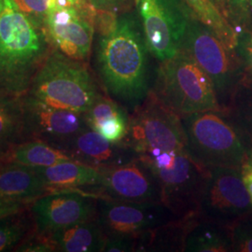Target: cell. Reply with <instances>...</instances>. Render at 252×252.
<instances>
[{
    "label": "cell",
    "mask_w": 252,
    "mask_h": 252,
    "mask_svg": "<svg viewBox=\"0 0 252 252\" xmlns=\"http://www.w3.org/2000/svg\"><path fill=\"white\" fill-rule=\"evenodd\" d=\"M96 23L100 36L95 63L100 80L108 95L133 109L150 92L144 35L129 13L97 12Z\"/></svg>",
    "instance_id": "1"
},
{
    "label": "cell",
    "mask_w": 252,
    "mask_h": 252,
    "mask_svg": "<svg viewBox=\"0 0 252 252\" xmlns=\"http://www.w3.org/2000/svg\"><path fill=\"white\" fill-rule=\"evenodd\" d=\"M45 29L5 0L0 14V93L23 96L54 51Z\"/></svg>",
    "instance_id": "2"
},
{
    "label": "cell",
    "mask_w": 252,
    "mask_h": 252,
    "mask_svg": "<svg viewBox=\"0 0 252 252\" xmlns=\"http://www.w3.org/2000/svg\"><path fill=\"white\" fill-rule=\"evenodd\" d=\"M27 94L53 107L81 113H86L102 94L86 62L56 49L46 59Z\"/></svg>",
    "instance_id": "3"
},
{
    "label": "cell",
    "mask_w": 252,
    "mask_h": 252,
    "mask_svg": "<svg viewBox=\"0 0 252 252\" xmlns=\"http://www.w3.org/2000/svg\"><path fill=\"white\" fill-rule=\"evenodd\" d=\"M153 91L180 117L208 110H221L210 77L182 49L171 58L160 62Z\"/></svg>",
    "instance_id": "4"
},
{
    "label": "cell",
    "mask_w": 252,
    "mask_h": 252,
    "mask_svg": "<svg viewBox=\"0 0 252 252\" xmlns=\"http://www.w3.org/2000/svg\"><path fill=\"white\" fill-rule=\"evenodd\" d=\"M180 118L189 154L204 166L240 169L251 160L248 150L221 110Z\"/></svg>",
    "instance_id": "5"
},
{
    "label": "cell",
    "mask_w": 252,
    "mask_h": 252,
    "mask_svg": "<svg viewBox=\"0 0 252 252\" xmlns=\"http://www.w3.org/2000/svg\"><path fill=\"white\" fill-rule=\"evenodd\" d=\"M138 156L153 168L165 207L177 217L197 213L209 168L193 159L189 151L153 152Z\"/></svg>",
    "instance_id": "6"
},
{
    "label": "cell",
    "mask_w": 252,
    "mask_h": 252,
    "mask_svg": "<svg viewBox=\"0 0 252 252\" xmlns=\"http://www.w3.org/2000/svg\"><path fill=\"white\" fill-rule=\"evenodd\" d=\"M207 72L216 91L221 110L244 77L240 56L191 14L181 48Z\"/></svg>",
    "instance_id": "7"
},
{
    "label": "cell",
    "mask_w": 252,
    "mask_h": 252,
    "mask_svg": "<svg viewBox=\"0 0 252 252\" xmlns=\"http://www.w3.org/2000/svg\"><path fill=\"white\" fill-rule=\"evenodd\" d=\"M137 154L188 151L181 118L159 99L153 90L132 109L123 141Z\"/></svg>",
    "instance_id": "8"
},
{
    "label": "cell",
    "mask_w": 252,
    "mask_h": 252,
    "mask_svg": "<svg viewBox=\"0 0 252 252\" xmlns=\"http://www.w3.org/2000/svg\"><path fill=\"white\" fill-rule=\"evenodd\" d=\"M149 53L162 62L181 48L189 24V9L183 0H136Z\"/></svg>",
    "instance_id": "9"
},
{
    "label": "cell",
    "mask_w": 252,
    "mask_h": 252,
    "mask_svg": "<svg viewBox=\"0 0 252 252\" xmlns=\"http://www.w3.org/2000/svg\"><path fill=\"white\" fill-rule=\"evenodd\" d=\"M96 14L94 7L54 0L44 26L54 49L72 59L87 62L95 32Z\"/></svg>",
    "instance_id": "10"
},
{
    "label": "cell",
    "mask_w": 252,
    "mask_h": 252,
    "mask_svg": "<svg viewBox=\"0 0 252 252\" xmlns=\"http://www.w3.org/2000/svg\"><path fill=\"white\" fill-rule=\"evenodd\" d=\"M252 209L241 171L231 167H211L199 197L201 219L231 226Z\"/></svg>",
    "instance_id": "11"
},
{
    "label": "cell",
    "mask_w": 252,
    "mask_h": 252,
    "mask_svg": "<svg viewBox=\"0 0 252 252\" xmlns=\"http://www.w3.org/2000/svg\"><path fill=\"white\" fill-rule=\"evenodd\" d=\"M21 98L26 141L40 140L64 152L77 135L89 128L84 113L53 107L28 94Z\"/></svg>",
    "instance_id": "12"
},
{
    "label": "cell",
    "mask_w": 252,
    "mask_h": 252,
    "mask_svg": "<svg viewBox=\"0 0 252 252\" xmlns=\"http://www.w3.org/2000/svg\"><path fill=\"white\" fill-rule=\"evenodd\" d=\"M29 209L36 231L51 234L97 219V197L84 189L53 191L36 199Z\"/></svg>",
    "instance_id": "13"
},
{
    "label": "cell",
    "mask_w": 252,
    "mask_h": 252,
    "mask_svg": "<svg viewBox=\"0 0 252 252\" xmlns=\"http://www.w3.org/2000/svg\"><path fill=\"white\" fill-rule=\"evenodd\" d=\"M177 217L162 203L97 198V220L107 236H137Z\"/></svg>",
    "instance_id": "14"
},
{
    "label": "cell",
    "mask_w": 252,
    "mask_h": 252,
    "mask_svg": "<svg viewBox=\"0 0 252 252\" xmlns=\"http://www.w3.org/2000/svg\"><path fill=\"white\" fill-rule=\"evenodd\" d=\"M99 170V185L89 189L98 198L162 203L161 189L153 168L138 155L130 162Z\"/></svg>",
    "instance_id": "15"
},
{
    "label": "cell",
    "mask_w": 252,
    "mask_h": 252,
    "mask_svg": "<svg viewBox=\"0 0 252 252\" xmlns=\"http://www.w3.org/2000/svg\"><path fill=\"white\" fill-rule=\"evenodd\" d=\"M73 161L97 169L132 161L138 154L124 142H111L90 127L77 135L64 150Z\"/></svg>",
    "instance_id": "16"
},
{
    "label": "cell",
    "mask_w": 252,
    "mask_h": 252,
    "mask_svg": "<svg viewBox=\"0 0 252 252\" xmlns=\"http://www.w3.org/2000/svg\"><path fill=\"white\" fill-rule=\"evenodd\" d=\"M34 169L50 192L67 189H89L98 186L102 179L99 169L73 160L48 167H35Z\"/></svg>",
    "instance_id": "17"
},
{
    "label": "cell",
    "mask_w": 252,
    "mask_h": 252,
    "mask_svg": "<svg viewBox=\"0 0 252 252\" xmlns=\"http://www.w3.org/2000/svg\"><path fill=\"white\" fill-rule=\"evenodd\" d=\"M49 192L33 167L16 162L0 165V196L31 204Z\"/></svg>",
    "instance_id": "18"
},
{
    "label": "cell",
    "mask_w": 252,
    "mask_h": 252,
    "mask_svg": "<svg viewBox=\"0 0 252 252\" xmlns=\"http://www.w3.org/2000/svg\"><path fill=\"white\" fill-rule=\"evenodd\" d=\"M198 213L172 220L135 237V252H184L186 234L198 219Z\"/></svg>",
    "instance_id": "19"
},
{
    "label": "cell",
    "mask_w": 252,
    "mask_h": 252,
    "mask_svg": "<svg viewBox=\"0 0 252 252\" xmlns=\"http://www.w3.org/2000/svg\"><path fill=\"white\" fill-rule=\"evenodd\" d=\"M57 252H103L107 235L97 219L73 224L50 234Z\"/></svg>",
    "instance_id": "20"
},
{
    "label": "cell",
    "mask_w": 252,
    "mask_h": 252,
    "mask_svg": "<svg viewBox=\"0 0 252 252\" xmlns=\"http://www.w3.org/2000/svg\"><path fill=\"white\" fill-rule=\"evenodd\" d=\"M184 252H232L230 226L198 217L186 234Z\"/></svg>",
    "instance_id": "21"
},
{
    "label": "cell",
    "mask_w": 252,
    "mask_h": 252,
    "mask_svg": "<svg viewBox=\"0 0 252 252\" xmlns=\"http://www.w3.org/2000/svg\"><path fill=\"white\" fill-rule=\"evenodd\" d=\"M252 159V80L243 78L221 110Z\"/></svg>",
    "instance_id": "22"
},
{
    "label": "cell",
    "mask_w": 252,
    "mask_h": 252,
    "mask_svg": "<svg viewBox=\"0 0 252 252\" xmlns=\"http://www.w3.org/2000/svg\"><path fill=\"white\" fill-rule=\"evenodd\" d=\"M189 13L210 29L227 47L237 49L240 33L219 9L214 0H183Z\"/></svg>",
    "instance_id": "23"
},
{
    "label": "cell",
    "mask_w": 252,
    "mask_h": 252,
    "mask_svg": "<svg viewBox=\"0 0 252 252\" xmlns=\"http://www.w3.org/2000/svg\"><path fill=\"white\" fill-rule=\"evenodd\" d=\"M72 160L68 154L43 141L32 139L13 146L3 157L5 162H16L29 167H48Z\"/></svg>",
    "instance_id": "24"
},
{
    "label": "cell",
    "mask_w": 252,
    "mask_h": 252,
    "mask_svg": "<svg viewBox=\"0 0 252 252\" xmlns=\"http://www.w3.org/2000/svg\"><path fill=\"white\" fill-rule=\"evenodd\" d=\"M26 141L24 108L21 96L0 93V153Z\"/></svg>",
    "instance_id": "25"
},
{
    "label": "cell",
    "mask_w": 252,
    "mask_h": 252,
    "mask_svg": "<svg viewBox=\"0 0 252 252\" xmlns=\"http://www.w3.org/2000/svg\"><path fill=\"white\" fill-rule=\"evenodd\" d=\"M36 230L29 207L0 219V252H14Z\"/></svg>",
    "instance_id": "26"
},
{
    "label": "cell",
    "mask_w": 252,
    "mask_h": 252,
    "mask_svg": "<svg viewBox=\"0 0 252 252\" xmlns=\"http://www.w3.org/2000/svg\"><path fill=\"white\" fill-rule=\"evenodd\" d=\"M84 114L88 126L94 131L116 119L129 115L123 105L104 94L94 101L90 109Z\"/></svg>",
    "instance_id": "27"
},
{
    "label": "cell",
    "mask_w": 252,
    "mask_h": 252,
    "mask_svg": "<svg viewBox=\"0 0 252 252\" xmlns=\"http://www.w3.org/2000/svg\"><path fill=\"white\" fill-rule=\"evenodd\" d=\"M219 9L240 33L249 30L252 19L249 10L248 0H214Z\"/></svg>",
    "instance_id": "28"
},
{
    "label": "cell",
    "mask_w": 252,
    "mask_h": 252,
    "mask_svg": "<svg viewBox=\"0 0 252 252\" xmlns=\"http://www.w3.org/2000/svg\"><path fill=\"white\" fill-rule=\"evenodd\" d=\"M230 228L232 252H252V209L235 220Z\"/></svg>",
    "instance_id": "29"
},
{
    "label": "cell",
    "mask_w": 252,
    "mask_h": 252,
    "mask_svg": "<svg viewBox=\"0 0 252 252\" xmlns=\"http://www.w3.org/2000/svg\"><path fill=\"white\" fill-rule=\"evenodd\" d=\"M18 9L37 26L44 28L46 19L54 0H12Z\"/></svg>",
    "instance_id": "30"
},
{
    "label": "cell",
    "mask_w": 252,
    "mask_h": 252,
    "mask_svg": "<svg viewBox=\"0 0 252 252\" xmlns=\"http://www.w3.org/2000/svg\"><path fill=\"white\" fill-rule=\"evenodd\" d=\"M14 252H57V249L50 234L39 233L35 230L19 245Z\"/></svg>",
    "instance_id": "31"
},
{
    "label": "cell",
    "mask_w": 252,
    "mask_h": 252,
    "mask_svg": "<svg viewBox=\"0 0 252 252\" xmlns=\"http://www.w3.org/2000/svg\"><path fill=\"white\" fill-rule=\"evenodd\" d=\"M103 252H135V236H107Z\"/></svg>",
    "instance_id": "32"
},
{
    "label": "cell",
    "mask_w": 252,
    "mask_h": 252,
    "mask_svg": "<svg viewBox=\"0 0 252 252\" xmlns=\"http://www.w3.org/2000/svg\"><path fill=\"white\" fill-rule=\"evenodd\" d=\"M29 206L30 204L27 202L11 200L0 196V219L27 209Z\"/></svg>",
    "instance_id": "33"
},
{
    "label": "cell",
    "mask_w": 252,
    "mask_h": 252,
    "mask_svg": "<svg viewBox=\"0 0 252 252\" xmlns=\"http://www.w3.org/2000/svg\"><path fill=\"white\" fill-rule=\"evenodd\" d=\"M239 51L236 50L237 54L240 56L244 66V77L245 79L252 80V42L251 40L245 42Z\"/></svg>",
    "instance_id": "34"
},
{
    "label": "cell",
    "mask_w": 252,
    "mask_h": 252,
    "mask_svg": "<svg viewBox=\"0 0 252 252\" xmlns=\"http://www.w3.org/2000/svg\"><path fill=\"white\" fill-rule=\"evenodd\" d=\"M90 2L98 12L118 13L124 0H90Z\"/></svg>",
    "instance_id": "35"
},
{
    "label": "cell",
    "mask_w": 252,
    "mask_h": 252,
    "mask_svg": "<svg viewBox=\"0 0 252 252\" xmlns=\"http://www.w3.org/2000/svg\"><path fill=\"white\" fill-rule=\"evenodd\" d=\"M245 187L248 190L252 204V160L246 162L240 168Z\"/></svg>",
    "instance_id": "36"
},
{
    "label": "cell",
    "mask_w": 252,
    "mask_h": 252,
    "mask_svg": "<svg viewBox=\"0 0 252 252\" xmlns=\"http://www.w3.org/2000/svg\"><path fill=\"white\" fill-rule=\"evenodd\" d=\"M70 4L78 5V6H83V7H94L91 4L90 0H66Z\"/></svg>",
    "instance_id": "37"
},
{
    "label": "cell",
    "mask_w": 252,
    "mask_h": 252,
    "mask_svg": "<svg viewBox=\"0 0 252 252\" xmlns=\"http://www.w3.org/2000/svg\"><path fill=\"white\" fill-rule=\"evenodd\" d=\"M248 4H249V10H250V15H251L252 23V0H248Z\"/></svg>",
    "instance_id": "38"
},
{
    "label": "cell",
    "mask_w": 252,
    "mask_h": 252,
    "mask_svg": "<svg viewBox=\"0 0 252 252\" xmlns=\"http://www.w3.org/2000/svg\"><path fill=\"white\" fill-rule=\"evenodd\" d=\"M5 7V0H0V14Z\"/></svg>",
    "instance_id": "39"
},
{
    "label": "cell",
    "mask_w": 252,
    "mask_h": 252,
    "mask_svg": "<svg viewBox=\"0 0 252 252\" xmlns=\"http://www.w3.org/2000/svg\"><path fill=\"white\" fill-rule=\"evenodd\" d=\"M4 162H5L3 161V156H2V154L0 153V165H2Z\"/></svg>",
    "instance_id": "40"
},
{
    "label": "cell",
    "mask_w": 252,
    "mask_h": 252,
    "mask_svg": "<svg viewBox=\"0 0 252 252\" xmlns=\"http://www.w3.org/2000/svg\"><path fill=\"white\" fill-rule=\"evenodd\" d=\"M250 40H251V41H252V38H251V39H250Z\"/></svg>",
    "instance_id": "41"
},
{
    "label": "cell",
    "mask_w": 252,
    "mask_h": 252,
    "mask_svg": "<svg viewBox=\"0 0 252 252\" xmlns=\"http://www.w3.org/2000/svg\"></svg>",
    "instance_id": "42"
}]
</instances>
